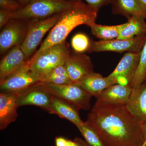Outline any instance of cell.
Here are the masks:
<instances>
[{
  "instance_id": "1",
  "label": "cell",
  "mask_w": 146,
  "mask_h": 146,
  "mask_svg": "<svg viewBox=\"0 0 146 146\" xmlns=\"http://www.w3.org/2000/svg\"><path fill=\"white\" fill-rule=\"evenodd\" d=\"M86 122L104 146H143L146 142L143 122L125 105L96 102Z\"/></svg>"
},
{
  "instance_id": "2",
  "label": "cell",
  "mask_w": 146,
  "mask_h": 146,
  "mask_svg": "<svg viewBox=\"0 0 146 146\" xmlns=\"http://www.w3.org/2000/svg\"><path fill=\"white\" fill-rule=\"evenodd\" d=\"M98 11L82 0L77 1L72 7L61 13L59 20L51 29L39 49L27 60L25 65L29 68L42 53L50 47L65 41L77 27L84 25L90 27L96 23Z\"/></svg>"
},
{
  "instance_id": "3",
  "label": "cell",
  "mask_w": 146,
  "mask_h": 146,
  "mask_svg": "<svg viewBox=\"0 0 146 146\" xmlns=\"http://www.w3.org/2000/svg\"><path fill=\"white\" fill-rule=\"evenodd\" d=\"M76 2L69 0H30L27 5L12 12L11 19L31 21L48 18L70 8Z\"/></svg>"
},
{
  "instance_id": "4",
  "label": "cell",
  "mask_w": 146,
  "mask_h": 146,
  "mask_svg": "<svg viewBox=\"0 0 146 146\" xmlns=\"http://www.w3.org/2000/svg\"><path fill=\"white\" fill-rule=\"evenodd\" d=\"M70 51L66 41L50 47L37 58L29 69L39 76L43 75L58 66L65 65Z\"/></svg>"
},
{
  "instance_id": "5",
  "label": "cell",
  "mask_w": 146,
  "mask_h": 146,
  "mask_svg": "<svg viewBox=\"0 0 146 146\" xmlns=\"http://www.w3.org/2000/svg\"><path fill=\"white\" fill-rule=\"evenodd\" d=\"M42 83L53 96L68 102L78 110H89L90 109L92 96L79 85L75 84Z\"/></svg>"
},
{
  "instance_id": "6",
  "label": "cell",
  "mask_w": 146,
  "mask_h": 146,
  "mask_svg": "<svg viewBox=\"0 0 146 146\" xmlns=\"http://www.w3.org/2000/svg\"><path fill=\"white\" fill-rule=\"evenodd\" d=\"M62 12L44 19L29 21L27 34L24 42L21 45V49L27 60L32 56L47 32L57 23Z\"/></svg>"
},
{
  "instance_id": "7",
  "label": "cell",
  "mask_w": 146,
  "mask_h": 146,
  "mask_svg": "<svg viewBox=\"0 0 146 146\" xmlns=\"http://www.w3.org/2000/svg\"><path fill=\"white\" fill-rule=\"evenodd\" d=\"M29 21L11 19L0 34V52L2 54L11 48L21 45L28 31Z\"/></svg>"
},
{
  "instance_id": "8",
  "label": "cell",
  "mask_w": 146,
  "mask_h": 146,
  "mask_svg": "<svg viewBox=\"0 0 146 146\" xmlns=\"http://www.w3.org/2000/svg\"><path fill=\"white\" fill-rule=\"evenodd\" d=\"M146 40V35L129 39H115L107 41H92L88 51L138 52L142 50Z\"/></svg>"
},
{
  "instance_id": "9",
  "label": "cell",
  "mask_w": 146,
  "mask_h": 146,
  "mask_svg": "<svg viewBox=\"0 0 146 146\" xmlns=\"http://www.w3.org/2000/svg\"><path fill=\"white\" fill-rule=\"evenodd\" d=\"M141 51L127 52L124 55L115 70L109 76L115 84L130 85L140 63Z\"/></svg>"
},
{
  "instance_id": "10",
  "label": "cell",
  "mask_w": 146,
  "mask_h": 146,
  "mask_svg": "<svg viewBox=\"0 0 146 146\" xmlns=\"http://www.w3.org/2000/svg\"><path fill=\"white\" fill-rule=\"evenodd\" d=\"M39 77L23 65L18 72L0 82L1 92L22 93L39 83Z\"/></svg>"
},
{
  "instance_id": "11",
  "label": "cell",
  "mask_w": 146,
  "mask_h": 146,
  "mask_svg": "<svg viewBox=\"0 0 146 146\" xmlns=\"http://www.w3.org/2000/svg\"><path fill=\"white\" fill-rule=\"evenodd\" d=\"M52 97L43 84L39 82L21 93L17 98L16 103L18 108L35 106L48 112Z\"/></svg>"
},
{
  "instance_id": "12",
  "label": "cell",
  "mask_w": 146,
  "mask_h": 146,
  "mask_svg": "<svg viewBox=\"0 0 146 146\" xmlns=\"http://www.w3.org/2000/svg\"><path fill=\"white\" fill-rule=\"evenodd\" d=\"M68 75L73 84H77L91 73L94 65L88 56L82 53L70 54L65 64Z\"/></svg>"
},
{
  "instance_id": "13",
  "label": "cell",
  "mask_w": 146,
  "mask_h": 146,
  "mask_svg": "<svg viewBox=\"0 0 146 146\" xmlns=\"http://www.w3.org/2000/svg\"><path fill=\"white\" fill-rule=\"evenodd\" d=\"M27 59L21 45L14 47L1 60L0 63V82L18 72Z\"/></svg>"
},
{
  "instance_id": "14",
  "label": "cell",
  "mask_w": 146,
  "mask_h": 146,
  "mask_svg": "<svg viewBox=\"0 0 146 146\" xmlns=\"http://www.w3.org/2000/svg\"><path fill=\"white\" fill-rule=\"evenodd\" d=\"M21 93L0 94V129H5L13 122L18 117L17 98Z\"/></svg>"
},
{
  "instance_id": "15",
  "label": "cell",
  "mask_w": 146,
  "mask_h": 146,
  "mask_svg": "<svg viewBox=\"0 0 146 146\" xmlns=\"http://www.w3.org/2000/svg\"><path fill=\"white\" fill-rule=\"evenodd\" d=\"M132 90L130 85L118 84L111 85L97 97L96 102L126 105L130 98Z\"/></svg>"
},
{
  "instance_id": "16",
  "label": "cell",
  "mask_w": 146,
  "mask_h": 146,
  "mask_svg": "<svg viewBox=\"0 0 146 146\" xmlns=\"http://www.w3.org/2000/svg\"><path fill=\"white\" fill-rule=\"evenodd\" d=\"M127 108L136 118L146 122V80L139 86L132 88Z\"/></svg>"
},
{
  "instance_id": "17",
  "label": "cell",
  "mask_w": 146,
  "mask_h": 146,
  "mask_svg": "<svg viewBox=\"0 0 146 146\" xmlns=\"http://www.w3.org/2000/svg\"><path fill=\"white\" fill-rule=\"evenodd\" d=\"M78 111L77 108L68 102L53 96L48 113L56 114L60 118L66 119L76 126L83 122Z\"/></svg>"
},
{
  "instance_id": "18",
  "label": "cell",
  "mask_w": 146,
  "mask_h": 146,
  "mask_svg": "<svg viewBox=\"0 0 146 146\" xmlns=\"http://www.w3.org/2000/svg\"><path fill=\"white\" fill-rule=\"evenodd\" d=\"M75 84L81 86L92 96L97 98L105 89L115 84L108 76L104 77L99 73L94 72Z\"/></svg>"
},
{
  "instance_id": "19",
  "label": "cell",
  "mask_w": 146,
  "mask_h": 146,
  "mask_svg": "<svg viewBox=\"0 0 146 146\" xmlns=\"http://www.w3.org/2000/svg\"><path fill=\"white\" fill-rule=\"evenodd\" d=\"M146 18L134 15L128 19L126 25L123 29L117 39H129L137 36L146 35Z\"/></svg>"
},
{
  "instance_id": "20",
  "label": "cell",
  "mask_w": 146,
  "mask_h": 146,
  "mask_svg": "<svg viewBox=\"0 0 146 146\" xmlns=\"http://www.w3.org/2000/svg\"><path fill=\"white\" fill-rule=\"evenodd\" d=\"M112 12L126 17L128 19L134 15L143 16L146 15L138 5L136 0H111Z\"/></svg>"
},
{
  "instance_id": "21",
  "label": "cell",
  "mask_w": 146,
  "mask_h": 146,
  "mask_svg": "<svg viewBox=\"0 0 146 146\" xmlns=\"http://www.w3.org/2000/svg\"><path fill=\"white\" fill-rule=\"evenodd\" d=\"M126 24V23L116 25L106 26L95 23L90 27L91 33L94 36L101 40L107 41L117 39Z\"/></svg>"
},
{
  "instance_id": "22",
  "label": "cell",
  "mask_w": 146,
  "mask_h": 146,
  "mask_svg": "<svg viewBox=\"0 0 146 146\" xmlns=\"http://www.w3.org/2000/svg\"><path fill=\"white\" fill-rule=\"evenodd\" d=\"M39 82L54 84H73L70 79L65 65L58 66L44 74L40 76Z\"/></svg>"
},
{
  "instance_id": "23",
  "label": "cell",
  "mask_w": 146,
  "mask_h": 146,
  "mask_svg": "<svg viewBox=\"0 0 146 146\" xmlns=\"http://www.w3.org/2000/svg\"><path fill=\"white\" fill-rule=\"evenodd\" d=\"M90 146H104L96 131L86 122L76 126Z\"/></svg>"
},
{
  "instance_id": "24",
  "label": "cell",
  "mask_w": 146,
  "mask_h": 146,
  "mask_svg": "<svg viewBox=\"0 0 146 146\" xmlns=\"http://www.w3.org/2000/svg\"><path fill=\"white\" fill-rule=\"evenodd\" d=\"M146 80V40L141 50L140 63L131 84L132 88L139 86Z\"/></svg>"
},
{
  "instance_id": "25",
  "label": "cell",
  "mask_w": 146,
  "mask_h": 146,
  "mask_svg": "<svg viewBox=\"0 0 146 146\" xmlns=\"http://www.w3.org/2000/svg\"><path fill=\"white\" fill-rule=\"evenodd\" d=\"M91 42L86 35L78 33L74 35L71 40V46L76 52L82 53L88 51Z\"/></svg>"
},
{
  "instance_id": "26",
  "label": "cell",
  "mask_w": 146,
  "mask_h": 146,
  "mask_svg": "<svg viewBox=\"0 0 146 146\" xmlns=\"http://www.w3.org/2000/svg\"><path fill=\"white\" fill-rule=\"evenodd\" d=\"M1 9L13 12L23 7L15 0H0Z\"/></svg>"
},
{
  "instance_id": "27",
  "label": "cell",
  "mask_w": 146,
  "mask_h": 146,
  "mask_svg": "<svg viewBox=\"0 0 146 146\" xmlns=\"http://www.w3.org/2000/svg\"><path fill=\"white\" fill-rule=\"evenodd\" d=\"M11 11L0 9V28L2 29L11 20Z\"/></svg>"
},
{
  "instance_id": "28",
  "label": "cell",
  "mask_w": 146,
  "mask_h": 146,
  "mask_svg": "<svg viewBox=\"0 0 146 146\" xmlns=\"http://www.w3.org/2000/svg\"><path fill=\"white\" fill-rule=\"evenodd\" d=\"M86 1L87 4L99 11L100 9L111 3V0H84Z\"/></svg>"
},
{
  "instance_id": "29",
  "label": "cell",
  "mask_w": 146,
  "mask_h": 146,
  "mask_svg": "<svg viewBox=\"0 0 146 146\" xmlns=\"http://www.w3.org/2000/svg\"><path fill=\"white\" fill-rule=\"evenodd\" d=\"M56 146H66L68 140L62 137H56L55 139Z\"/></svg>"
},
{
  "instance_id": "30",
  "label": "cell",
  "mask_w": 146,
  "mask_h": 146,
  "mask_svg": "<svg viewBox=\"0 0 146 146\" xmlns=\"http://www.w3.org/2000/svg\"><path fill=\"white\" fill-rule=\"evenodd\" d=\"M138 5L146 15V0H136Z\"/></svg>"
},
{
  "instance_id": "31",
  "label": "cell",
  "mask_w": 146,
  "mask_h": 146,
  "mask_svg": "<svg viewBox=\"0 0 146 146\" xmlns=\"http://www.w3.org/2000/svg\"><path fill=\"white\" fill-rule=\"evenodd\" d=\"M74 141L80 146H90L86 141H83L81 138H78V137H77L75 138Z\"/></svg>"
},
{
  "instance_id": "32",
  "label": "cell",
  "mask_w": 146,
  "mask_h": 146,
  "mask_svg": "<svg viewBox=\"0 0 146 146\" xmlns=\"http://www.w3.org/2000/svg\"><path fill=\"white\" fill-rule=\"evenodd\" d=\"M15 1L18 2L19 3L21 4V5L24 7L28 4L30 0H15Z\"/></svg>"
},
{
  "instance_id": "33",
  "label": "cell",
  "mask_w": 146,
  "mask_h": 146,
  "mask_svg": "<svg viewBox=\"0 0 146 146\" xmlns=\"http://www.w3.org/2000/svg\"><path fill=\"white\" fill-rule=\"evenodd\" d=\"M66 146H78V144L74 141L68 140Z\"/></svg>"
},
{
  "instance_id": "34",
  "label": "cell",
  "mask_w": 146,
  "mask_h": 146,
  "mask_svg": "<svg viewBox=\"0 0 146 146\" xmlns=\"http://www.w3.org/2000/svg\"><path fill=\"white\" fill-rule=\"evenodd\" d=\"M143 128L144 135L146 139V122H143Z\"/></svg>"
},
{
  "instance_id": "35",
  "label": "cell",
  "mask_w": 146,
  "mask_h": 146,
  "mask_svg": "<svg viewBox=\"0 0 146 146\" xmlns=\"http://www.w3.org/2000/svg\"><path fill=\"white\" fill-rule=\"evenodd\" d=\"M69 1H78V0H69Z\"/></svg>"
},
{
  "instance_id": "36",
  "label": "cell",
  "mask_w": 146,
  "mask_h": 146,
  "mask_svg": "<svg viewBox=\"0 0 146 146\" xmlns=\"http://www.w3.org/2000/svg\"><path fill=\"white\" fill-rule=\"evenodd\" d=\"M143 146H146V142L145 143V144H144Z\"/></svg>"
},
{
  "instance_id": "37",
  "label": "cell",
  "mask_w": 146,
  "mask_h": 146,
  "mask_svg": "<svg viewBox=\"0 0 146 146\" xmlns=\"http://www.w3.org/2000/svg\"><path fill=\"white\" fill-rule=\"evenodd\" d=\"M78 146H80L79 145H78Z\"/></svg>"
}]
</instances>
